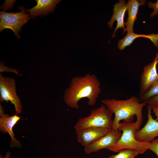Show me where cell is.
Listing matches in <instances>:
<instances>
[{"mask_svg":"<svg viewBox=\"0 0 158 158\" xmlns=\"http://www.w3.org/2000/svg\"><path fill=\"white\" fill-rule=\"evenodd\" d=\"M99 80L93 74L75 76L72 78L68 87L65 90L64 101L69 107L78 109L80 107L78 101L87 98L88 104L93 106L101 92Z\"/></svg>","mask_w":158,"mask_h":158,"instance_id":"6da1fadb","label":"cell"},{"mask_svg":"<svg viewBox=\"0 0 158 158\" xmlns=\"http://www.w3.org/2000/svg\"><path fill=\"white\" fill-rule=\"evenodd\" d=\"M101 102L114 114L112 121L113 129L118 130L121 120H123L124 122H132L136 116L137 120L135 122L137 131L139 130L143 121L142 110L147 104L146 102H141L139 98L133 96L126 100L104 99Z\"/></svg>","mask_w":158,"mask_h":158,"instance_id":"7a4b0ae2","label":"cell"},{"mask_svg":"<svg viewBox=\"0 0 158 158\" xmlns=\"http://www.w3.org/2000/svg\"><path fill=\"white\" fill-rule=\"evenodd\" d=\"M118 130L122 131L121 137L114 145L107 150L117 152L123 149H133L141 151L143 153L148 149L150 142L140 141L135 138L137 130L135 122H120Z\"/></svg>","mask_w":158,"mask_h":158,"instance_id":"3957f363","label":"cell"},{"mask_svg":"<svg viewBox=\"0 0 158 158\" xmlns=\"http://www.w3.org/2000/svg\"><path fill=\"white\" fill-rule=\"evenodd\" d=\"M113 114L104 104L92 109L87 116L79 118L73 126L75 131L90 128H112Z\"/></svg>","mask_w":158,"mask_h":158,"instance_id":"277c9868","label":"cell"},{"mask_svg":"<svg viewBox=\"0 0 158 158\" xmlns=\"http://www.w3.org/2000/svg\"><path fill=\"white\" fill-rule=\"evenodd\" d=\"M18 8L21 10L20 12L9 13L0 11V30L1 32L5 29L11 30L18 39H20L19 33L22 30V27L31 18L28 13H25L27 11L23 6Z\"/></svg>","mask_w":158,"mask_h":158,"instance_id":"5b68a950","label":"cell"},{"mask_svg":"<svg viewBox=\"0 0 158 158\" xmlns=\"http://www.w3.org/2000/svg\"><path fill=\"white\" fill-rule=\"evenodd\" d=\"M0 101L8 103L11 102L14 105L16 114H20L22 105L16 92V86L14 79L12 77H4L0 74Z\"/></svg>","mask_w":158,"mask_h":158,"instance_id":"8992f818","label":"cell"},{"mask_svg":"<svg viewBox=\"0 0 158 158\" xmlns=\"http://www.w3.org/2000/svg\"><path fill=\"white\" fill-rule=\"evenodd\" d=\"M122 135L121 131L112 128L105 135L84 147L85 152L89 154L102 149H107L118 140Z\"/></svg>","mask_w":158,"mask_h":158,"instance_id":"52a82bcc","label":"cell"},{"mask_svg":"<svg viewBox=\"0 0 158 158\" xmlns=\"http://www.w3.org/2000/svg\"><path fill=\"white\" fill-rule=\"evenodd\" d=\"M147 121L140 130L136 131L135 137L140 141L150 142L158 136V121L154 119L151 114L152 108L147 106Z\"/></svg>","mask_w":158,"mask_h":158,"instance_id":"ba28073f","label":"cell"},{"mask_svg":"<svg viewBox=\"0 0 158 158\" xmlns=\"http://www.w3.org/2000/svg\"><path fill=\"white\" fill-rule=\"evenodd\" d=\"M158 63L157 54L153 61L144 67L140 78L139 95L148 90L158 79L157 69Z\"/></svg>","mask_w":158,"mask_h":158,"instance_id":"9c48e42d","label":"cell"},{"mask_svg":"<svg viewBox=\"0 0 158 158\" xmlns=\"http://www.w3.org/2000/svg\"><path fill=\"white\" fill-rule=\"evenodd\" d=\"M110 130L102 128H90L75 132L77 141L85 147L105 135Z\"/></svg>","mask_w":158,"mask_h":158,"instance_id":"30bf717a","label":"cell"},{"mask_svg":"<svg viewBox=\"0 0 158 158\" xmlns=\"http://www.w3.org/2000/svg\"><path fill=\"white\" fill-rule=\"evenodd\" d=\"M21 117L15 114L12 116L6 114L0 117V130L3 133H8L11 138L10 147L11 148L20 147L21 144L14 136L13 128Z\"/></svg>","mask_w":158,"mask_h":158,"instance_id":"8fae6325","label":"cell"},{"mask_svg":"<svg viewBox=\"0 0 158 158\" xmlns=\"http://www.w3.org/2000/svg\"><path fill=\"white\" fill-rule=\"evenodd\" d=\"M113 13L110 20L107 23L109 27L112 28L113 25L115 21H117V25L114 30L111 38L116 37L115 33L119 29H123V32H125V28L124 27V17L127 8L126 1L124 0H119L113 6Z\"/></svg>","mask_w":158,"mask_h":158,"instance_id":"7c38bea8","label":"cell"},{"mask_svg":"<svg viewBox=\"0 0 158 158\" xmlns=\"http://www.w3.org/2000/svg\"><path fill=\"white\" fill-rule=\"evenodd\" d=\"M60 0H36V5L28 9L27 11L30 13V15L32 19L36 16L48 15L50 13L54 11L57 4L60 3Z\"/></svg>","mask_w":158,"mask_h":158,"instance_id":"4fadbf2b","label":"cell"},{"mask_svg":"<svg viewBox=\"0 0 158 158\" xmlns=\"http://www.w3.org/2000/svg\"><path fill=\"white\" fill-rule=\"evenodd\" d=\"M140 1V0H139ZM129 0L127 4L128 17L127 20L124 23L126 26L125 32H133L134 23L137 18V15L140 6H144L146 0Z\"/></svg>","mask_w":158,"mask_h":158,"instance_id":"5bb4252c","label":"cell"},{"mask_svg":"<svg viewBox=\"0 0 158 158\" xmlns=\"http://www.w3.org/2000/svg\"><path fill=\"white\" fill-rule=\"evenodd\" d=\"M145 34H138L133 32H127L126 35L118 41V47L120 50H122L126 47L131 44L135 39L140 37H145Z\"/></svg>","mask_w":158,"mask_h":158,"instance_id":"9a60e30c","label":"cell"},{"mask_svg":"<svg viewBox=\"0 0 158 158\" xmlns=\"http://www.w3.org/2000/svg\"><path fill=\"white\" fill-rule=\"evenodd\" d=\"M143 153L141 151L133 149H125L121 150L115 155L110 157L111 158H134L139 154Z\"/></svg>","mask_w":158,"mask_h":158,"instance_id":"2e32d148","label":"cell"},{"mask_svg":"<svg viewBox=\"0 0 158 158\" xmlns=\"http://www.w3.org/2000/svg\"><path fill=\"white\" fill-rule=\"evenodd\" d=\"M158 95V79L147 91L139 95L140 102L147 101L151 98Z\"/></svg>","mask_w":158,"mask_h":158,"instance_id":"e0dca14e","label":"cell"},{"mask_svg":"<svg viewBox=\"0 0 158 158\" xmlns=\"http://www.w3.org/2000/svg\"><path fill=\"white\" fill-rule=\"evenodd\" d=\"M148 7L150 8L153 9V11L150 14L151 17L152 18L158 14V0L154 3L149 1L148 2Z\"/></svg>","mask_w":158,"mask_h":158,"instance_id":"ac0fdd59","label":"cell"},{"mask_svg":"<svg viewBox=\"0 0 158 158\" xmlns=\"http://www.w3.org/2000/svg\"><path fill=\"white\" fill-rule=\"evenodd\" d=\"M150 143V146L148 149L155 153L158 157V138L154 139Z\"/></svg>","mask_w":158,"mask_h":158,"instance_id":"d6986e66","label":"cell"},{"mask_svg":"<svg viewBox=\"0 0 158 158\" xmlns=\"http://www.w3.org/2000/svg\"><path fill=\"white\" fill-rule=\"evenodd\" d=\"M147 102V105L152 108H158V95L150 99Z\"/></svg>","mask_w":158,"mask_h":158,"instance_id":"ffe728a7","label":"cell"},{"mask_svg":"<svg viewBox=\"0 0 158 158\" xmlns=\"http://www.w3.org/2000/svg\"><path fill=\"white\" fill-rule=\"evenodd\" d=\"M145 38L149 39L153 43L156 47H158V34L152 33L145 35Z\"/></svg>","mask_w":158,"mask_h":158,"instance_id":"44dd1931","label":"cell"},{"mask_svg":"<svg viewBox=\"0 0 158 158\" xmlns=\"http://www.w3.org/2000/svg\"><path fill=\"white\" fill-rule=\"evenodd\" d=\"M15 0H6L4 4L1 6V9H3V11L8 10L12 8L13 6L14 3L16 1Z\"/></svg>","mask_w":158,"mask_h":158,"instance_id":"7402d4cb","label":"cell"},{"mask_svg":"<svg viewBox=\"0 0 158 158\" xmlns=\"http://www.w3.org/2000/svg\"><path fill=\"white\" fill-rule=\"evenodd\" d=\"M12 72L14 73L17 75H18V72L15 69H13L8 67L5 66L2 62H0V73L4 71Z\"/></svg>","mask_w":158,"mask_h":158,"instance_id":"603a6c76","label":"cell"},{"mask_svg":"<svg viewBox=\"0 0 158 158\" xmlns=\"http://www.w3.org/2000/svg\"><path fill=\"white\" fill-rule=\"evenodd\" d=\"M153 112L156 117L155 120L158 121V108H152Z\"/></svg>","mask_w":158,"mask_h":158,"instance_id":"cb8c5ba5","label":"cell"},{"mask_svg":"<svg viewBox=\"0 0 158 158\" xmlns=\"http://www.w3.org/2000/svg\"><path fill=\"white\" fill-rule=\"evenodd\" d=\"M4 111L3 107L1 104H0V116H1L4 115Z\"/></svg>","mask_w":158,"mask_h":158,"instance_id":"d4e9b609","label":"cell"},{"mask_svg":"<svg viewBox=\"0 0 158 158\" xmlns=\"http://www.w3.org/2000/svg\"><path fill=\"white\" fill-rule=\"evenodd\" d=\"M11 155V152L9 151H8L4 157V158H10Z\"/></svg>","mask_w":158,"mask_h":158,"instance_id":"484cf974","label":"cell"},{"mask_svg":"<svg viewBox=\"0 0 158 158\" xmlns=\"http://www.w3.org/2000/svg\"><path fill=\"white\" fill-rule=\"evenodd\" d=\"M157 48L158 49V47H157ZM157 55H158V51L157 53Z\"/></svg>","mask_w":158,"mask_h":158,"instance_id":"4316f807","label":"cell"},{"mask_svg":"<svg viewBox=\"0 0 158 158\" xmlns=\"http://www.w3.org/2000/svg\"><path fill=\"white\" fill-rule=\"evenodd\" d=\"M108 158H111V157H109Z\"/></svg>","mask_w":158,"mask_h":158,"instance_id":"83f0119b","label":"cell"}]
</instances>
